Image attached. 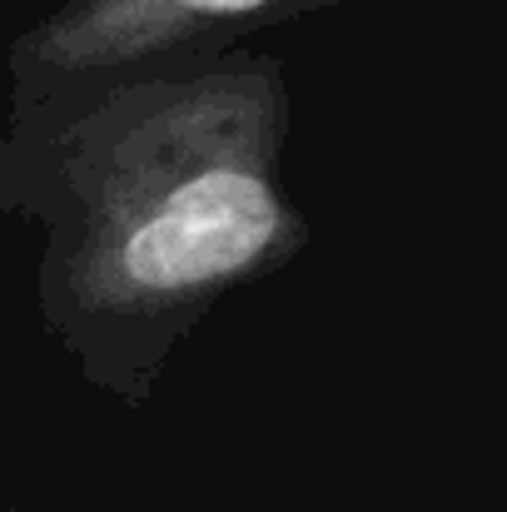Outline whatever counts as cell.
<instances>
[{"instance_id": "1", "label": "cell", "mask_w": 507, "mask_h": 512, "mask_svg": "<svg viewBox=\"0 0 507 512\" xmlns=\"http://www.w3.org/2000/svg\"><path fill=\"white\" fill-rule=\"evenodd\" d=\"M289 130V65L254 40L10 80L0 214L35 224L40 329L90 388L145 408L219 299L309 249Z\"/></svg>"}, {"instance_id": "2", "label": "cell", "mask_w": 507, "mask_h": 512, "mask_svg": "<svg viewBox=\"0 0 507 512\" xmlns=\"http://www.w3.org/2000/svg\"><path fill=\"white\" fill-rule=\"evenodd\" d=\"M338 5L348 0H65L10 40L5 70L10 80L105 70L165 50L249 40Z\"/></svg>"}]
</instances>
